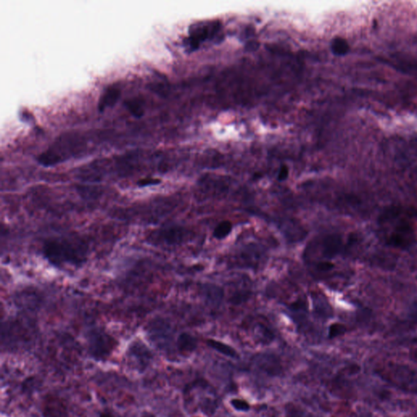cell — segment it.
Returning <instances> with one entry per match:
<instances>
[{
	"label": "cell",
	"instance_id": "7c38bea8",
	"mask_svg": "<svg viewBox=\"0 0 417 417\" xmlns=\"http://www.w3.org/2000/svg\"><path fill=\"white\" fill-rule=\"evenodd\" d=\"M206 343H207L208 346H210V348H212L213 350H215L222 356L232 358H238V356H239L237 351L233 347L230 346L227 344L223 343L222 341H216L214 339H209L206 341Z\"/></svg>",
	"mask_w": 417,
	"mask_h": 417
},
{
	"label": "cell",
	"instance_id": "ffe728a7",
	"mask_svg": "<svg viewBox=\"0 0 417 417\" xmlns=\"http://www.w3.org/2000/svg\"><path fill=\"white\" fill-rule=\"evenodd\" d=\"M231 404L235 409L239 412H248L250 409L249 402L243 399H232L231 401Z\"/></svg>",
	"mask_w": 417,
	"mask_h": 417
},
{
	"label": "cell",
	"instance_id": "277c9868",
	"mask_svg": "<svg viewBox=\"0 0 417 417\" xmlns=\"http://www.w3.org/2000/svg\"><path fill=\"white\" fill-rule=\"evenodd\" d=\"M383 377L397 387L410 391L417 392V373L406 366L390 364L383 369Z\"/></svg>",
	"mask_w": 417,
	"mask_h": 417
},
{
	"label": "cell",
	"instance_id": "30bf717a",
	"mask_svg": "<svg viewBox=\"0 0 417 417\" xmlns=\"http://www.w3.org/2000/svg\"><path fill=\"white\" fill-rule=\"evenodd\" d=\"M121 96V90L115 86L109 87L102 94L98 103V109L99 112H104L105 109L115 105L119 97Z\"/></svg>",
	"mask_w": 417,
	"mask_h": 417
},
{
	"label": "cell",
	"instance_id": "6da1fadb",
	"mask_svg": "<svg viewBox=\"0 0 417 417\" xmlns=\"http://www.w3.org/2000/svg\"><path fill=\"white\" fill-rule=\"evenodd\" d=\"M414 214L404 208L392 206L380 215L378 224L385 243L395 249H408L417 241Z\"/></svg>",
	"mask_w": 417,
	"mask_h": 417
},
{
	"label": "cell",
	"instance_id": "8992f818",
	"mask_svg": "<svg viewBox=\"0 0 417 417\" xmlns=\"http://www.w3.org/2000/svg\"><path fill=\"white\" fill-rule=\"evenodd\" d=\"M189 237L188 230L178 226L165 227L153 232L149 237V240L153 244L164 245H178L183 244Z\"/></svg>",
	"mask_w": 417,
	"mask_h": 417
},
{
	"label": "cell",
	"instance_id": "2e32d148",
	"mask_svg": "<svg viewBox=\"0 0 417 417\" xmlns=\"http://www.w3.org/2000/svg\"><path fill=\"white\" fill-rule=\"evenodd\" d=\"M232 230V222L227 220L222 221L216 226L214 230V237L218 239L226 238L231 233Z\"/></svg>",
	"mask_w": 417,
	"mask_h": 417
},
{
	"label": "cell",
	"instance_id": "cb8c5ba5",
	"mask_svg": "<svg viewBox=\"0 0 417 417\" xmlns=\"http://www.w3.org/2000/svg\"><path fill=\"white\" fill-rule=\"evenodd\" d=\"M99 417H114V416L110 412H104L99 415Z\"/></svg>",
	"mask_w": 417,
	"mask_h": 417
},
{
	"label": "cell",
	"instance_id": "9c48e42d",
	"mask_svg": "<svg viewBox=\"0 0 417 417\" xmlns=\"http://www.w3.org/2000/svg\"><path fill=\"white\" fill-rule=\"evenodd\" d=\"M43 414L45 417H66V406L58 397H47L43 403Z\"/></svg>",
	"mask_w": 417,
	"mask_h": 417
},
{
	"label": "cell",
	"instance_id": "7402d4cb",
	"mask_svg": "<svg viewBox=\"0 0 417 417\" xmlns=\"http://www.w3.org/2000/svg\"><path fill=\"white\" fill-rule=\"evenodd\" d=\"M289 168L287 165H281V167L279 169V174H278V179L279 181L285 180L289 176Z\"/></svg>",
	"mask_w": 417,
	"mask_h": 417
},
{
	"label": "cell",
	"instance_id": "52a82bcc",
	"mask_svg": "<svg viewBox=\"0 0 417 417\" xmlns=\"http://www.w3.org/2000/svg\"><path fill=\"white\" fill-rule=\"evenodd\" d=\"M254 365L258 370L267 375L278 376L281 373V364L277 356L268 354L258 355L254 358Z\"/></svg>",
	"mask_w": 417,
	"mask_h": 417
},
{
	"label": "cell",
	"instance_id": "5bb4252c",
	"mask_svg": "<svg viewBox=\"0 0 417 417\" xmlns=\"http://www.w3.org/2000/svg\"><path fill=\"white\" fill-rule=\"evenodd\" d=\"M126 109H128L134 117L139 119L144 114L143 99L138 97L129 99L124 103Z\"/></svg>",
	"mask_w": 417,
	"mask_h": 417
},
{
	"label": "cell",
	"instance_id": "ba28073f",
	"mask_svg": "<svg viewBox=\"0 0 417 417\" xmlns=\"http://www.w3.org/2000/svg\"><path fill=\"white\" fill-rule=\"evenodd\" d=\"M321 248L323 257L331 259L342 254L346 246L340 235L329 234L323 237Z\"/></svg>",
	"mask_w": 417,
	"mask_h": 417
},
{
	"label": "cell",
	"instance_id": "44dd1931",
	"mask_svg": "<svg viewBox=\"0 0 417 417\" xmlns=\"http://www.w3.org/2000/svg\"><path fill=\"white\" fill-rule=\"evenodd\" d=\"M334 267V265L332 262H319L316 264V268L318 272H329Z\"/></svg>",
	"mask_w": 417,
	"mask_h": 417
},
{
	"label": "cell",
	"instance_id": "4fadbf2b",
	"mask_svg": "<svg viewBox=\"0 0 417 417\" xmlns=\"http://www.w3.org/2000/svg\"><path fill=\"white\" fill-rule=\"evenodd\" d=\"M330 47L333 54L338 57L345 56L350 51V45L347 40L341 37L334 38L331 42Z\"/></svg>",
	"mask_w": 417,
	"mask_h": 417
},
{
	"label": "cell",
	"instance_id": "7a4b0ae2",
	"mask_svg": "<svg viewBox=\"0 0 417 417\" xmlns=\"http://www.w3.org/2000/svg\"><path fill=\"white\" fill-rule=\"evenodd\" d=\"M44 258L55 267L65 265L80 267L89 255V244L83 237L61 236L47 239L42 246Z\"/></svg>",
	"mask_w": 417,
	"mask_h": 417
},
{
	"label": "cell",
	"instance_id": "9a60e30c",
	"mask_svg": "<svg viewBox=\"0 0 417 417\" xmlns=\"http://www.w3.org/2000/svg\"><path fill=\"white\" fill-rule=\"evenodd\" d=\"M285 417H318L312 412L295 406L294 404H289L285 408Z\"/></svg>",
	"mask_w": 417,
	"mask_h": 417
},
{
	"label": "cell",
	"instance_id": "603a6c76",
	"mask_svg": "<svg viewBox=\"0 0 417 417\" xmlns=\"http://www.w3.org/2000/svg\"><path fill=\"white\" fill-rule=\"evenodd\" d=\"M159 183H160V181L158 180V179H144L139 181L138 183L139 185L143 187V186L154 185V184H158Z\"/></svg>",
	"mask_w": 417,
	"mask_h": 417
},
{
	"label": "cell",
	"instance_id": "ac0fdd59",
	"mask_svg": "<svg viewBox=\"0 0 417 417\" xmlns=\"http://www.w3.org/2000/svg\"><path fill=\"white\" fill-rule=\"evenodd\" d=\"M256 333H257L258 338L262 341V342H269L272 341V339L274 338V335L272 334V332L266 328L265 326L258 325L256 328Z\"/></svg>",
	"mask_w": 417,
	"mask_h": 417
},
{
	"label": "cell",
	"instance_id": "8fae6325",
	"mask_svg": "<svg viewBox=\"0 0 417 417\" xmlns=\"http://www.w3.org/2000/svg\"><path fill=\"white\" fill-rule=\"evenodd\" d=\"M177 347L181 354L189 355L198 347V340L189 333H181L177 339Z\"/></svg>",
	"mask_w": 417,
	"mask_h": 417
},
{
	"label": "cell",
	"instance_id": "d6986e66",
	"mask_svg": "<svg viewBox=\"0 0 417 417\" xmlns=\"http://www.w3.org/2000/svg\"><path fill=\"white\" fill-rule=\"evenodd\" d=\"M346 332L345 326L340 323H334L329 328V338H334L337 337L341 336Z\"/></svg>",
	"mask_w": 417,
	"mask_h": 417
},
{
	"label": "cell",
	"instance_id": "e0dca14e",
	"mask_svg": "<svg viewBox=\"0 0 417 417\" xmlns=\"http://www.w3.org/2000/svg\"><path fill=\"white\" fill-rule=\"evenodd\" d=\"M205 294L206 298L212 303L219 302L222 298V291L218 287L214 286V285L206 287Z\"/></svg>",
	"mask_w": 417,
	"mask_h": 417
},
{
	"label": "cell",
	"instance_id": "d4e9b609",
	"mask_svg": "<svg viewBox=\"0 0 417 417\" xmlns=\"http://www.w3.org/2000/svg\"><path fill=\"white\" fill-rule=\"evenodd\" d=\"M416 341H417V340H416Z\"/></svg>",
	"mask_w": 417,
	"mask_h": 417
},
{
	"label": "cell",
	"instance_id": "5b68a950",
	"mask_svg": "<svg viewBox=\"0 0 417 417\" xmlns=\"http://www.w3.org/2000/svg\"><path fill=\"white\" fill-rule=\"evenodd\" d=\"M79 142L76 137L65 136L58 139L57 143L39 157V161L45 166L53 165L65 160L76 151Z\"/></svg>",
	"mask_w": 417,
	"mask_h": 417
},
{
	"label": "cell",
	"instance_id": "3957f363",
	"mask_svg": "<svg viewBox=\"0 0 417 417\" xmlns=\"http://www.w3.org/2000/svg\"><path fill=\"white\" fill-rule=\"evenodd\" d=\"M88 351L92 358L97 360H104L109 358L115 350V338L101 328H93L87 333Z\"/></svg>",
	"mask_w": 417,
	"mask_h": 417
}]
</instances>
